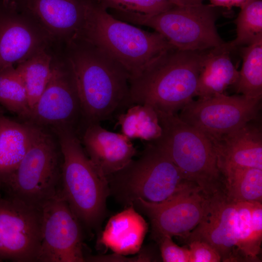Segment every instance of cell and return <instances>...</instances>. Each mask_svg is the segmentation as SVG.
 <instances>
[{
    "instance_id": "1",
    "label": "cell",
    "mask_w": 262,
    "mask_h": 262,
    "mask_svg": "<svg viewBox=\"0 0 262 262\" xmlns=\"http://www.w3.org/2000/svg\"><path fill=\"white\" fill-rule=\"evenodd\" d=\"M65 45L63 54L75 81L82 126L116 118L134 105L130 76L119 64L80 37Z\"/></svg>"
},
{
    "instance_id": "2",
    "label": "cell",
    "mask_w": 262,
    "mask_h": 262,
    "mask_svg": "<svg viewBox=\"0 0 262 262\" xmlns=\"http://www.w3.org/2000/svg\"><path fill=\"white\" fill-rule=\"evenodd\" d=\"M76 36L119 64L130 80L139 76L160 55L174 47L155 31H146L115 18L94 0H87L83 24Z\"/></svg>"
},
{
    "instance_id": "3",
    "label": "cell",
    "mask_w": 262,
    "mask_h": 262,
    "mask_svg": "<svg viewBox=\"0 0 262 262\" xmlns=\"http://www.w3.org/2000/svg\"><path fill=\"white\" fill-rule=\"evenodd\" d=\"M205 51L175 47L160 55L136 78L130 80L132 102L178 114L196 97L198 77Z\"/></svg>"
},
{
    "instance_id": "4",
    "label": "cell",
    "mask_w": 262,
    "mask_h": 262,
    "mask_svg": "<svg viewBox=\"0 0 262 262\" xmlns=\"http://www.w3.org/2000/svg\"><path fill=\"white\" fill-rule=\"evenodd\" d=\"M51 131L57 137L63 158L59 193L83 227L98 230L106 214V200L110 195L107 178L90 161L75 131Z\"/></svg>"
},
{
    "instance_id": "5",
    "label": "cell",
    "mask_w": 262,
    "mask_h": 262,
    "mask_svg": "<svg viewBox=\"0 0 262 262\" xmlns=\"http://www.w3.org/2000/svg\"><path fill=\"white\" fill-rule=\"evenodd\" d=\"M156 111L162 133L150 143L160 147L184 178L196 185L206 196L224 190L223 177L212 140L180 119L178 114Z\"/></svg>"
},
{
    "instance_id": "6",
    "label": "cell",
    "mask_w": 262,
    "mask_h": 262,
    "mask_svg": "<svg viewBox=\"0 0 262 262\" xmlns=\"http://www.w3.org/2000/svg\"><path fill=\"white\" fill-rule=\"evenodd\" d=\"M106 178L110 195L125 207L139 198L162 202L193 184L153 143H147L138 159Z\"/></svg>"
},
{
    "instance_id": "7",
    "label": "cell",
    "mask_w": 262,
    "mask_h": 262,
    "mask_svg": "<svg viewBox=\"0 0 262 262\" xmlns=\"http://www.w3.org/2000/svg\"><path fill=\"white\" fill-rule=\"evenodd\" d=\"M36 127L26 153L14 172L0 184V190L5 196L41 209L60 192L63 158L56 135Z\"/></svg>"
},
{
    "instance_id": "8",
    "label": "cell",
    "mask_w": 262,
    "mask_h": 262,
    "mask_svg": "<svg viewBox=\"0 0 262 262\" xmlns=\"http://www.w3.org/2000/svg\"><path fill=\"white\" fill-rule=\"evenodd\" d=\"M113 16L129 23L151 28L182 50L205 51L226 43L215 27L217 7L211 4L174 6L150 16L115 13Z\"/></svg>"
},
{
    "instance_id": "9",
    "label": "cell",
    "mask_w": 262,
    "mask_h": 262,
    "mask_svg": "<svg viewBox=\"0 0 262 262\" xmlns=\"http://www.w3.org/2000/svg\"><path fill=\"white\" fill-rule=\"evenodd\" d=\"M50 130L68 129L78 134L82 116L77 88L63 54H53L51 74L27 121Z\"/></svg>"
},
{
    "instance_id": "10",
    "label": "cell",
    "mask_w": 262,
    "mask_h": 262,
    "mask_svg": "<svg viewBox=\"0 0 262 262\" xmlns=\"http://www.w3.org/2000/svg\"><path fill=\"white\" fill-rule=\"evenodd\" d=\"M262 98L225 93L193 99L178 114L211 140L232 132L257 118Z\"/></svg>"
},
{
    "instance_id": "11",
    "label": "cell",
    "mask_w": 262,
    "mask_h": 262,
    "mask_svg": "<svg viewBox=\"0 0 262 262\" xmlns=\"http://www.w3.org/2000/svg\"><path fill=\"white\" fill-rule=\"evenodd\" d=\"M42 210L0 195V262H37Z\"/></svg>"
},
{
    "instance_id": "12",
    "label": "cell",
    "mask_w": 262,
    "mask_h": 262,
    "mask_svg": "<svg viewBox=\"0 0 262 262\" xmlns=\"http://www.w3.org/2000/svg\"><path fill=\"white\" fill-rule=\"evenodd\" d=\"M37 262H85L82 226L59 193L42 208Z\"/></svg>"
},
{
    "instance_id": "13",
    "label": "cell",
    "mask_w": 262,
    "mask_h": 262,
    "mask_svg": "<svg viewBox=\"0 0 262 262\" xmlns=\"http://www.w3.org/2000/svg\"><path fill=\"white\" fill-rule=\"evenodd\" d=\"M207 197L199 187L192 184L162 202L139 198L132 205L149 219L151 237L157 242L164 236L186 239L200 221Z\"/></svg>"
},
{
    "instance_id": "14",
    "label": "cell",
    "mask_w": 262,
    "mask_h": 262,
    "mask_svg": "<svg viewBox=\"0 0 262 262\" xmlns=\"http://www.w3.org/2000/svg\"><path fill=\"white\" fill-rule=\"evenodd\" d=\"M51 41L40 27L19 11L12 0H0V70L14 66Z\"/></svg>"
},
{
    "instance_id": "15",
    "label": "cell",
    "mask_w": 262,
    "mask_h": 262,
    "mask_svg": "<svg viewBox=\"0 0 262 262\" xmlns=\"http://www.w3.org/2000/svg\"><path fill=\"white\" fill-rule=\"evenodd\" d=\"M186 239L188 242L193 240L206 242L219 253L222 262L241 260L237 246L235 203L228 198L225 191L207 196L203 216Z\"/></svg>"
},
{
    "instance_id": "16",
    "label": "cell",
    "mask_w": 262,
    "mask_h": 262,
    "mask_svg": "<svg viewBox=\"0 0 262 262\" xmlns=\"http://www.w3.org/2000/svg\"><path fill=\"white\" fill-rule=\"evenodd\" d=\"M16 8L33 20L51 42L66 43L83 24L87 0H12Z\"/></svg>"
},
{
    "instance_id": "17",
    "label": "cell",
    "mask_w": 262,
    "mask_h": 262,
    "mask_svg": "<svg viewBox=\"0 0 262 262\" xmlns=\"http://www.w3.org/2000/svg\"><path fill=\"white\" fill-rule=\"evenodd\" d=\"M78 135L90 161L106 177L124 167L137 153L131 139L105 129L100 123L82 126Z\"/></svg>"
},
{
    "instance_id": "18",
    "label": "cell",
    "mask_w": 262,
    "mask_h": 262,
    "mask_svg": "<svg viewBox=\"0 0 262 262\" xmlns=\"http://www.w3.org/2000/svg\"><path fill=\"white\" fill-rule=\"evenodd\" d=\"M252 121L232 132L211 140L216 150L220 170L227 167L262 169V130Z\"/></svg>"
},
{
    "instance_id": "19",
    "label": "cell",
    "mask_w": 262,
    "mask_h": 262,
    "mask_svg": "<svg viewBox=\"0 0 262 262\" xmlns=\"http://www.w3.org/2000/svg\"><path fill=\"white\" fill-rule=\"evenodd\" d=\"M147 230V223L131 205L109 219L98 244L115 254H133L140 251Z\"/></svg>"
},
{
    "instance_id": "20",
    "label": "cell",
    "mask_w": 262,
    "mask_h": 262,
    "mask_svg": "<svg viewBox=\"0 0 262 262\" xmlns=\"http://www.w3.org/2000/svg\"><path fill=\"white\" fill-rule=\"evenodd\" d=\"M36 126L0 113V184L16 170L29 148Z\"/></svg>"
},
{
    "instance_id": "21",
    "label": "cell",
    "mask_w": 262,
    "mask_h": 262,
    "mask_svg": "<svg viewBox=\"0 0 262 262\" xmlns=\"http://www.w3.org/2000/svg\"><path fill=\"white\" fill-rule=\"evenodd\" d=\"M224 45L205 52L197 81L196 97L198 98L224 93L238 80L239 71L232 62L230 51Z\"/></svg>"
},
{
    "instance_id": "22",
    "label": "cell",
    "mask_w": 262,
    "mask_h": 262,
    "mask_svg": "<svg viewBox=\"0 0 262 262\" xmlns=\"http://www.w3.org/2000/svg\"><path fill=\"white\" fill-rule=\"evenodd\" d=\"M116 119L121 133L131 140L138 139L150 143L159 139L162 133L157 112L147 104H135Z\"/></svg>"
},
{
    "instance_id": "23",
    "label": "cell",
    "mask_w": 262,
    "mask_h": 262,
    "mask_svg": "<svg viewBox=\"0 0 262 262\" xmlns=\"http://www.w3.org/2000/svg\"><path fill=\"white\" fill-rule=\"evenodd\" d=\"M228 198L234 202L262 201V169L227 167L220 170Z\"/></svg>"
},
{
    "instance_id": "24",
    "label": "cell",
    "mask_w": 262,
    "mask_h": 262,
    "mask_svg": "<svg viewBox=\"0 0 262 262\" xmlns=\"http://www.w3.org/2000/svg\"><path fill=\"white\" fill-rule=\"evenodd\" d=\"M49 49L37 51L16 67L25 84L30 112L50 78L53 54Z\"/></svg>"
},
{
    "instance_id": "25",
    "label": "cell",
    "mask_w": 262,
    "mask_h": 262,
    "mask_svg": "<svg viewBox=\"0 0 262 262\" xmlns=\"http://www.w3.org/2000/svg\"><path fill=\"white\" fill-rule=\"evenodd\" d=\"M243 64L234 85L237 94L254 98L262 97V37L241 47Z\"/></svg>"
},
{
    "instance_id": "26",
    "label": "cell",
    "mask_w": 262,
    "mask_h": 262,
    "mask_svg": "<svg viewBox=\"0 0 262 262\" xmlns=\"http://www.w3.org/2000/svg\"><path fill=\"white\" fill-rule=\"evenodd\" d=\"M0 106L27 121L30 114L27 94L20 74L14 66L0 70Z\"/></svg>"
},
{
    "instance_id": "27",
    "label": "cell",
    "mask_w": 262,
    "mask_h": 262,
    "mask_svg": "<svg viewBox=\"0 0 262 262\" xmlns=\"http://www.w3.org/2000/svg\"><path fill=\"white\" fill-rule=\"evenodd\" d=\"M234 22L236 37L224 47L229 51L247 46L262 37V0H248L241 7Z\"/></svg>"
},
{
    "instance_id": "28",
    "label": "cell",
    "mask_w": 262,
    "mask_h": 262,
    "mask_svg": "<svg viewBox=\"0 0 262 262\" xmlns=\"http://www.w3.org/2000/svg\"><path fill=\"white\" fill-rule=\"evenodd\" d=\"M110 13L150 16L175 5L165 0H94Z\"/></svg>"
},
{
    "instance_id": "29",
    "label": "cell",
    "mask_w": 262,
    "mask_h": 262,
    "mask_svg": "<svg viewBox=\"0 0 262 262\" xmlns=\"http://www.w3.org/2000/svg\"><path fill=\"white\" fill-rule=\"evenodd\" d=\"M238 218L237 249L241 260H257L252 244L249 202H235Z\"/></svg>"
},
{
    "instance_id": "30",
    "label": "cell",
    "mask_w": 262,
    "mask_h": 262,
    "mask_svg": "<svg viewBox=\"0 0 262 262\" xmlns=\"http://www.w3.org/2000/svg\"><path fill=\"white\" fill-rule=\"evenodd\" d=\"M157 243L159 244L161 257L164 262H190L189 248L181 247L175 244L172 237L164 236Z\"/></svg>"
},
{
    "instance_id": "31",
    "label": "cell",
    "mask_w": 262,
    "mask_h": 262,
    "mask_svg": "<svg viewBox=\"0 0 262 262\" xmlns=\"http://www.w3.org/2000/svg\"><path fill=\"white\" fill-rule=\"evenodd\" d=\"M190 252V262H219L221 257L211 245L202 241L193 240L188 242Z\"/></svg>"
},
{
    "instance_id": "32",
    "label": "cell",
    "mask_w": 262,
    "mask_h": 262,
    "mask_svg": "<svg viewBox=\"0 0 262 262\" xmlns=\"http://www.w3.org/2000/svg\"><path fill=\"white\" fill-rule=\"evenodd\" d=\"M252 233V244L255 253H260L262 241V202H249Z\"/></svg>"
},
{
    "instance_id": "33",
    "label": "cell",
    "mask_w": 262,
    "mask_h": 262,
    "mask_svg": "<svg viewBox=\"0 0 262 262\" xmlns=\"http://www.w3.org/2000/svg\"><path fill=\"white\" fill-rule=\"evenodd\" d=\"M210 4L216 7H222L231 9L233 7H240L248 0H209Z\"/></svg>"
},
{
    "instance_id": "34",
    "label": "cell",
    "mask_w": 262,
    "mask_h": 262,
    "mask_svg": "<svg viewBox=\"0 0 262 262\" xmlns=\"http://www.w3.org/2000/svg\"><path fill=\"white\" fill-rule=\"evenodd\" d=\"M175 6H184L203 3V0H165Z\"/></svg>"
},
{
    "instance_id": "35",
    "label": "cell",
    "mask_w": 262,
    "mask_h": 262,
    "mask_svg": "<svg viewBox=\"0 0 262 262\" xmlns=\"http://www.w3.org/2000/svg\"><path fill=\"white\" fill-rule=\"evenodd\" d=\"M4 109L0 106V113H3Z\"/></svg>"
},
{
    "instance_id": "36",
    "label": "cell",
    "mask_w": 262,
    "mask_h": 262,
    "mask_svg": "<svg viewBox=\"0 0 262 262\" xmlns=\"http://www.w3.org/2000/svg\"><path fill=\"white\" fill-rule=\"evenodd\" d=\"M4 1H6V2H8L9 1H10V0H3Z\"/></svg>"
}]
</instances>
